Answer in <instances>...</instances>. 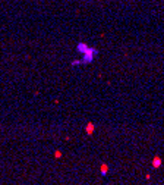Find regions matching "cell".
I'll return each instance as SVG.
<instances>
[{
	"label": "cell",
	"mask_w": 164,
	"mask_h": 185,
	"mask_svg": "<svg viewBox=\"0 0 164 185\" xmlns=\"http://www.w3.org/2000/svg\"><path fill=\"white\" fill-rule=\"evenodd\" d=\"M85 129H87V134H92L94 132V124H88Z\"/></svg>",
	"instance_id": "4"
},
{
	"label": "cell",
	"mask_w": 164,
	"mask_h": 185,
	"mask_svg": "<svg viewBox=\"0 0 164 185\" xmlns=\"http://www.w3.org/2000/svg\"><path fill=\"white\" fill-rule=\"evenodd\" d=\"M152 166H154V167H160V166H161V159H160L158 156L154 157V160H152Z\"/></svg>",
	"instance_id": "2"
},
{
	"label": "cell",
	"mask_w": 164,
	"mask_h": 185,
	"mask_svg": "<svg viewBox=\"0 0 164 185\" xmlns=\"http://www.w3.org/2000/svg\"><path fill=\"white\" fill-rule=\"evenodd\" d=\"M54 156L59 159V157H62V153H60V151H56V154H54Z\"/></svg>",
	"instance_id": "5"
},
{
	"label": "cell",
	"mask_w": 164,
	"mask_h": 185,
	"mask_svg": "<svg viewBox=\"0 0 164 185\" xmlns=\"http://www.w3.org/2000/svg\"><path fill=\"white\" fill-rule=\"evenodd\" d=\"M107 172H108V166H107V165H101V175H103V176H104V175H107Z\"/></svg>",
	"instance_id": "3"
},
{
	"label": "cell",
	"mask_w": 164,
	"mask_h": 185,
	"mask_svg": "<svg viewBox=\"0 0 164 185\" xmlns=\"http://www.w3.org/2000/svg\"><path fill=\"white\" fill-rule=\"evenodd\" d=\"M88 48L89 47H88L87 44H84V43H79V44H78V52H79V53H85Z\"/></svg>",
	"instance_id": "1"
}]
</instances>
